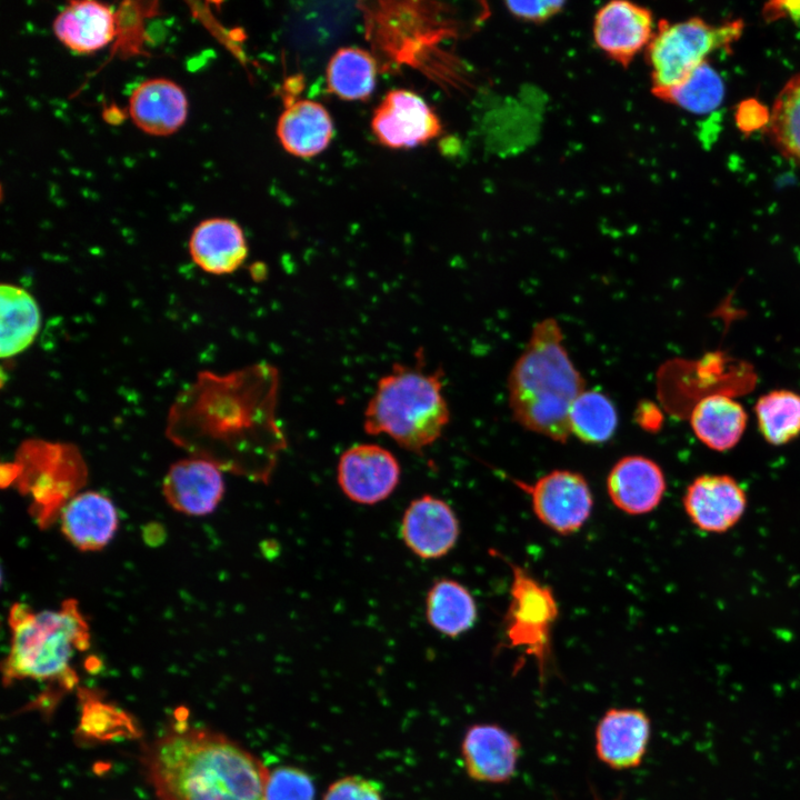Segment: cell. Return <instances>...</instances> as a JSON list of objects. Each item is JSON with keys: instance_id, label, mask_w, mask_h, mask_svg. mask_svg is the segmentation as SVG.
Returning a JSON list of instances; mask_svg holds the SVG:
<instances>
[{"instance_id": "6da1fadb", "label": "cell", "mask_w": 800, "mask_h": 800, "mask_svg": "<svg viewBox=\"0 0 800 800\" xmlns=\"http://www.w3.org/2000/svg\"><path fill=\"white\" fill-rule=\"evenodd\" d=\"M278 394L279 372L268 363L224 374L201 371L171 404L166 433L222 471L267 481L287 444Z\"/></svg>"}, {"instance_id": "7a4b0ae2", "label": "cell", "mask_w": 800, "mask_h": 800, "mask_svg": "<svg viewBox=\"0 0 800 800\" xmlns=\"http://www.w3.org/2000/svg\"><path fill=\"white\" fill-rule=\"evenodd\" d=\"M159 800H264L268 770L223 734L177 722L141 754Z\"/></svg>"}, {"instance_id": "3957f363", "label": "cell", "mask_w": 800, "mask_h": 800, "mask_svg": "<svg viewBox=\"0 0 800 800\" xmlns=\"http://www.w3.org/2000/svg\"><path fill=\"white\" fill-rule=\"evenodd\" d=\"M513 419L526 430L566 443L571 436L569 411L586 390L553 318L534 324L507 382Z\"/></svg>"}, {"instance_id": "277c9868", "label": "cell", "mask_w": 800, "mask_h": 800, "mask_svg": "<svg viewBox=\"0 0 800 800\" xmlns=\"http://www.w3.org/2000/svg\"><path fill=\"white\" fill-rule=\"evenodd\" d=\"M443 371L427 370L422 349L412 364L394 363L380 378L364 410L363 429L386 434L414 453L434 443L450 420L442 393Z\"/></svg>"}, {"instance_id": "5b68a950", "label": "cell", "mask_w": 800, "mask_h": 800, "mask_svg": "<svg viewBox=\"0 0 800 800\" xmlns=\"http://www.w3.org/2000/svg\"><path fill=\"white\" fill-rule=\"evenodd\" d=\"M9 653L2 662L4 683L34 680L72 687L78 678L71 661L90 646L89 623L74 599L58 609L32 610L14 603L9 613Z\"/></svg>"}, {"instance_id": "8992f818", "label": "cell", "mask_w": 800, "mask_h": 800, "mask_svg": "<svg viewBox=\"0 0 800 800\" xmlns=\"http://www.w3.org/2000/svg\"><path fill=\"white\" fill-rule=\"evenodd\" d=\"M16 484L30 494L36 518L44 527L86 483L88 469L79 448L69 442L30 438L18 447Z\"/></svg>"}, {"instance_id": "52a82bcc", "label": "cell", "mask_w": 800, "mask_h": 800, "mask_svg": "<svg viewBox=\"0 0 800 800\" xmlns=\"http://www.w3.org/2000/svg\"><path fill=\"white\" fill-rule=\"evenodd\" d=\"M742 29L741 20L722 24L698 17L674 23L661 20L646 49L652 92L659 98L683 82L708 54L734 42Z\"/></svg>"}, {"instance_id": "ba28073f", "label": "cell", "mask_w": 800, "mask_h": 800, "mask_svg": "<svg viewBox=\"0 0 800 800\" xmlns=\"http://www.w3.org/2000/svg\"><path fill=\"white\" fill-rule=\"evenodd\" d=\"M517 484L529 493L538 519L557 533H573L590 517L592 494L579 472L553 470L533 484L519 481Z\"/></svg>"}, {"instance_id": "9c48e42d", "label": "cell", "mask_w": 800, "mask_h": 800, "mask_svg": "<svg viewBox=\"0 0 800 800\" xmlns=\"http://www.w3.org/2000/svg\"><path fill=\"white\" fill-rule=\"evenodd\" d=\"M371 129L377 140L392 149H409L437 138L442 130L433 108L406 89L388 91L373 111Z\"/></svg>"}, {"instance_id": "30bf717a", "label": "cell", "mask_w": 800, "mask_h": 800, "mask_svg": "<svg viewBox=\"0 0 800 800\" xmlns=\"http://www.w3.org/2000/svg\"><path fill=\"white\" fill-rule=\"evenodd\" d=\"M513 581L507 613V636L514 646L543 657L551 626L558 614L552 591L518 566H511Z\"/></svg>"}, {"instance_id": "8fae6325", "label": "cell", "mask_w": 800, "mask_h": 800, "mask_svg": "<svg viewBox=\"0 0 800 800\" xmlns=\"http://www.w3.org/2000/svg\"><path fill=\"white\" fill-rule=\"evenodd\" d=\"M397 458L376 443H360L347 449L338 462V483L353 502L376 504L386 500L400 481Z\"/></svg>"}, {"instance_id": "7c38bea8", "label": "cell", "mask_w": 800, "mask_h": 800, "mask_svg": "<svg viewBox=\"0 0 800 800\" xmlns=\"http://www.w3.org/2000/svg\"><path fill=\"white\" fill-rule=\"evenodd\" d=\"M653 33L650 10L630 1L608 2L593 19L592 34L597 47L621 66H628L647 49Z\"/></svg>"}, {"instance_id": "4fadbf2b", "label": "cell", "mask_w": 800, "mask_h": 800, "mask_svg": "<svg viewBox=\"0 0 800 800\" xmlns=\"http://www.w3.org/2000/svg\"><path fill=\"white\" fill-rule=\"evenodd\" d=\"M683 507L698 529L722 533L742 518L747 508V494L731 476L702 474L687 487Z\"/></svg>"}, {"instance_id": "5bb4252c", "label": "cell", "mask_w": 800, "mask_h": 800, "mask_svg": "<svg viewBox=\"0 0 800 800\" xmlns=\"http://www.w3.org/2000/svg\"><path fill=\"white\" fill-rule=\"evenodd\" d=\"M521 744L518 738L496 723H477L464 733L461 757L467 774L474 781L504 783L516 774Z\"/></svg>"}, {"instance_id": "9a60e30c", "label": "cell", "mask_w": 800, "mask_h": 800, "mask_svg": "<svg viewBox=\"0 0 800 800\" xmlns=\"http://www.w3.org/2000/svg\"><path fill=\"white\" fill-rule=\"evenodd\" d=\"M169 506L187 516H207L219 506L224 493L222 470L213 462L189 457L172 463L162 482Z\"/></svg>"}, {"instance_id": "2e32d148", "label": "cell", "mask_w": 800, "mask_h": 800, "mask_svg": "<svg viewBox=\"0 0 800 800\" xmlns=\"http://www.w3.org/2000/svg\"><path fill=\"white\" fill-rule=\"evenodd\" d=\"M408 549L421 559H439L456 544L460 528L457 516L443 500L424 494L410 502L400 529Z\"/></svg>"}, {"instance_id": "e0dca14e", "label": "cell", "mask_w": 800, "mask_h": 800, "mask_svg": "<svg viewBox=\"0 0 800 800\" xmlns=\"http://www.w3.org/2000/svg\"><path fill=\"white\" fill-rule=\"evenodd\" d=\"M651 736L648 714L634 708L609 709L596 727V753L614 770L638 767L647 752Z\"/></svg>"}, {"instance_id": "ac0fdd59", "label": "cell", "mask_w": 800, "mask_h": 800, "mask_svg": "<svg viewBox=\"0 0 800 800\" xmlns=\"http://www.w3.org/2000/svg\"><path fill=\"white\" fill-rule=\"evenodd\" d=\"M66 539L81 551L103 549L114 537L119 516L110 498L98 491H81L59 514Z\"/></svg>"}, {"instance_id": "d6986e66", "label": "cell", "mask_w": 800, "mask_h": 800, "mask_svg": "<svg viewBox=\"0 0 800 800\" xmlns=\"http://www.w3.org/2000/svg\"><path fill=\"white\" fill-rule=\"evenodd\" d=\"M129 116L144 133L166 137L177 132L188 116L183 89L166 78H152L137 86L129 98Z\"/></svg>"}, {"instance_id": "ffe728a7", "label": "cell", "mask_w": 800, "mask_h": 800, "mask_svg": "<svg viewBox=\"0 0 800 800\" xmlns=\"http://www.w3.org/2000/svg\"><path fill=\"white\" fill-rule=\"evenodd\" d=\"M607 489L617 508L628 514H644L661 502L667 484L656 461L643 456H627L612 467Z\"/></svg>"}, {"instance_id": "44dd1931", "label": "cell", "mask_w": 800, "mask_h": 800, "mask_svg": "<svg viewBox=\"0 0 800 800\" xmlns=\"http://www.w3.org/2000/svg\"><path fill=\"white\" fill-rule=\"evenodd\" d=\"M189 252L201 270L221 276L232 273L242 266L248 246L241 227L234 220L210 218L193 229Z\"/></svg>"}, {"instance_id": "7402d4cb", "label": "cell", "mask_w": 800, "mask_h": 800, "mask_svg": "<svg viewBox=\"0 0 800 800\" xmlns=\"http://www.w3.org/2000/svg\"><path fill=\"white\" fill-rule=\"evenodd\" d=\"M58 40L76 53H92L110 43L117 33L113 9L98 1H71L54 18Z\"/></svg>"}, {"instance_id": "603a6c76", "label": "cell", "mask_w": 800, "mask_h": 800, "mask_svg": "<svg viewBox=\"0 0 800 800\" xmlns=\"http://www.w3.org/2000/svg\"><path fill=\"white\" fill-rule=\"evenodd\" d=\"M282 148L298 158H311L324 151L333 138V121L319 102L302 99L284 109L277 122Z\"/></svg>"}, {"instance_id": "cb8c5ba5", "label": "cell", "mask_w": 800, "mask_h": 800, "mask_svg": "<svg viewBox=\"0 0 800 800\" xmlns=\"http://www.w3.org/2000/svg\"><path fill=\"white\" fill-rule=\"evenodd\" d=\"M748 414L732 398L716 393L696 403L690 426L698 440L713 451H728L738 444L747 428Z\"/></svg>"}, {"instance_id": "d4e9b609", "label": "cell", "mask_w": 800, "mask_h": 800, "mask_svg": "<svg viewBox=\"0 0 800 800\" xmlns=\"http://www.w3.org/2000/svg\"><path fill=\"white\" fill-rule=\"evenodd\" d=\"M0 306V357L10 359L33 343L41 314L31 293L13 283H1Z\"/></svg>"}, {"instance_id": "484cf974", "label": "cell", "mask_w": 800, "mask_h": 800, "mask_svg": "<svg viewBox=\"0 0 800 800\" xmlns=\"http://www.w3.org/2000/svg\"><path fill=\"white\" fill-rule=\"evenodd\" d=\"M477 606L470 591L452 579L434 581L426 598V617L438 632L454 638L474 624Z\"/></svg>"}, {"instance_id": "4316f807", "label": "cell", "mask_w": 800, "mask_h": 800, "mask_svg": "<svg viewBox=\"0 0 800 800\" xmlns=\"http://www.w3.org/2000/svg\"><path fill=\"white\" fill-rule=\"evenodd\" d=\"M326 81L328 91L342 100H367L376 88V60L364 49L340 48L328 62Z\"/></svg>"}, {"instance_id": "83f0119b", "label": "cell", "mask_w": 800, "mask_h": 800, "mask_svg": "<svg viewBox=\"0 0 800 800\" xmlns=\"http://www.w3.org/2000/svg\"><path fill=\"white\" fill-rule=\"evenodd\" d=\"M762 438L772 446H783L800 436V393L774 389L763 393L754 406Z\"/></svg>"}, {"instance_id": "f1b7e54d", "label": "cell", "mask_w": 800, "mask_h": 800, "mask_svg": "<svg viewBox=\"0 0 800 800\" xmlns=\"http://www.w3.org/2000/svg\"><path fill=\"white\" fill-rule=\"evenodd\" d=\"M617 426L618 413L613 402L598 390L586 389L570 408V432L584 443L608 441Z\"/></svg>"}, {"instance_id": "f546056e", "label": "cell", "mask_w": 800, "mask_h": 800, "mask_svg": "<svg viewBox=\"0 0 800 800\" xmlns=\"http://www.w3.org/2000/svg\"><path fill=\"white\" fill-rule=\"evenodd\" d=\"M724 97L719 73L708 63L699 66L683 82L663 93L660 99L696 114L717 109Z\"/></svg>"}, {"instance_id": "4dcf8cb0", "label": "cell", "mask_w": 800, "mask_h": 800, "mask_svg": "<svg viewBox=\"0 0 800 800\" xmlns=\"http://www.w3.org/2000/svg\"><path fill=\"white\" fill-rule=\"evenodd\" d=\"M770 132L781 152L800 164V73L778 94L770 117Z\"/></svg>"}, {"instance_id": "1f68e13d", "label": "cell", "mask_w": 800, "mask_h": 800, "mask_svg": "<svg viewBox=\"0 0 800 800\" xmlns=\"http://www.w3.org/2000/svg\"><path fill=\"white\" fill-rule=\"evenodd\" d=\"M311 777L296 767H279L268 772L264 800H314Z\"/></svg>"}, {"instance_id": "d6a6232c", "label": "cell", "mask_w": 800, "mask_h": 800, "mask_svg": "<svg viewBox=\"0 0 800 800\" xmlns=\"http://www.w3.org/2000/svg\"><path fill=\"white\" fill-rule=\"evenodd\" d=\"M322 800H383L381 786L360 776H348L334 781Z\"/></svg>"}, {"instance_id": "836d02e7", "label": "cell", "mask_w": 800, "mask_h": 800, "mask_svg": "<svg viewBox=\"0 0 800 800\" xmlns=\"http://www.w3.org/2000/svg\"><path fill=\"white\" fill-rule=\"evenodd\" d=\"M562 1H508L507 10L517 19L540 23L549 20L563 9Z\"/></svg>"}]
</instances>
